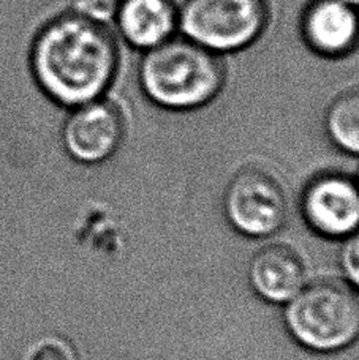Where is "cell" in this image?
<instances>
[{
	"instance_id": "277c9868",
	"label": "cell",
	"mask_w": 359,
	"mask_h": 360,
	"mask_svg": "<svg viewBox=\"0 0 359 360\" xmlns=\"http://www.w3.org/2000/svg\"><path fill=\"white\" fill-rule=\"evenodd\" d=\"M272 21L269 0H182L179 35L220 57L258 43Z\"/></svg>"
},
{
	"instance_id": "2e32d148",
	"label": "cell",
	"mask_w": 359,
	"mask_h": 360,
	"mask_svg": "<svg viewBox=\"0 0 359 360\" xmlns=\"http://www.w3.org/2000/svg\"><path fill=\"white\" fill-rule=\"evenodd\" d=\"M358 184H359V177H358Z\"/></svg>"
},
{
	"instance_id": "5bb4252c",
	"label": "cell",
	"mask_w": 359,
	"mask_h": 360,
	"mask_svg": "<svg viewBox=\"0 0 359 360\" xmlns=\"http://www.w3.org/2000/svg\"><path fill=\"white\" fill-rule=\"evenodd\" d=\"M29 360H78L75 349L62 340H44L32 351Z\"/></svg>"
},
{
	"instance_id": "8992f818",
	"label": "cell",
	"mask_w": 359,
	"mask_h": 360,
	"mask_svg": "<svg viewBox=\"0 0 359 360\" xmlns=\"http://www.w3.org/2000/svg\"><path fill=\"white\" fill-rule=\"evenodd\" d=\"M128 134L125 109L110 95L68 111L61 130L63 150L73 162L99 166L122 149Z\"/></svg>"
},
{
	"instance_id": "7c38bea8",
	"label": "cell",
	"mask_w": 359,
	"mask_h": 360,
	"mask_svg": "<svg viewBox=\"0 0 359 360\" xmlns=\"http://www.w3.org/2000/svg\"><path fill=\"white\" fill-rule=\"evenodd\" d=\"M119 0H72L70 11L89 21L110 25L116 16Z\"/></svg>"
},
{
	"instance_id": "5b68a950",
	"label": "cell",
	"mask_w": 359,
	"mask_h": 360,
	"mask_svg": "<svg viewBox=\"0 0 359 360\" xmlns=\"http://www.w3.org/2000/svg\"><path fill=\"white\" fill-rule=\"evenodd\" d=\"M223 215L247 239H271L285 228L288 196L279 177L261 166L236 171L223 193Z\"/></svg>"
},
{
	"instance_id": "52a82bcc",
	"label": "cell",
	"mask_w": 359,
	"mask_h": 360,
	"mask_svg": "<svg viewBox=\"0 0 359 360\" xmlns=\"http://www.w3.org/2000/svg\"><path fill=\"white\" fill-rule=\"evenodd\" d=\"M301 217L313 234L342 242L359 229V184L341 171L312 176L299 196Z\"/></svg>"
},
{
	"instance_id": "9c48e42d",
	"label": "cell",
	"mask_w": 359,
	"mask_h": 360,
	"mask_svg": "<svg viewBox=\"0 0 359 360\" xmlns=\"http://www.w3.org/2000/svg\"><path fill=\"white\" fill-rule=\"evenodd\" d=\"M309 275L304 255L286 242L265 243L247 264V280L253 294L279 307L286 305L307 285Z\"/></svg>"
},
{
	"instance_id": "ba28073f",
	"label": "cell",
	"mask_w": 359,
	"mask_h": 360,
	"mask_svg": "<svg viewBox=\"0 0 359 360\" xmlns=\"http://www.w3.org/2000/svg\"><path fill=\"white\" fill-rule=\"evenodd\" d=\"M299 35L320 59H347L359 48V8L344 0H307L299 16Z\"/></svg>"
},
{
	"instance_id": "8fae6325",
	"label": "cell",
	"mask_w": 359,
	"mask_h": 360,
	"mask_svg": "<svg viewBox=\"0 0 359 360\" xmlns=\"http://www.w3.org/2000/svg\"><path fill=\"white\" fill-rule=\"evenodd\" d=\"M323 130L339 152L359 157V84L332 96L323 114Z\"/></svg>"
},
{
	"instance_id": "7a4b0ae2",
	"label": "cell",
	"mask_w": 359,
	"mask_h": 360,
	"mask_svg": "<svg viewBox=\"0 0 359 360\" xmlns=\"http://www.w3.org/2000/svg\"><path fill=\"white\" fill-rule=\"evenodd\" d=\"M144 98L166 112H195L219 98L228 82L223 57L177 35L141 54L137 72Z\"/></svg>"
},
{
	"instance_id": "4fadbf2b",
	"label": "cell",
	"mask_w": 359,
	"mask_h": 360,
	"mask_svg": "<svg viewBox=\"0 0 359 360\" xmlns=\"http://www.w3.org/2000/svg\"><path fill=\"white\" fill-rule=\"evenodd\" d=\"M339 267L342 278L359 292V229L341 242Z\"/></svg>"
},
{
	"instance_id": "9a60e30c",
	"label": "cell",
	"mask_w": 359,
	"mask_h": 360,
	"mask_svg": "<svg viewBox=\"0 0 359 360\" xmlns=\"http://www.w3.org/2000/svg\"><path fill=\"white\" fill-rule=\"evenodd\" d=\"M344 2H347V4H350V5L356 6V8H359V0H344Z\"/></svg>"
},
{
	"instance_id": "3957f363",
	"label": "cell",
	"mask_w": 359,
	"mask_h": 360,
	"mask_svg": "<svg viewBox=\"0 0 359 360\" xmlns=\"http://www.w3.org/2000/svg\"><path fill=\"white\" fill-rule=\"evenodd\" d=\"M282 308L288 335L313 354H339L359 342V292L342 276L310 278Z\"/></svg>"
},
{
	"instance_id": "30bf717a",
	"label": "cell",
	"mask_w": 359,
	"mask_h": 360,
	"mask_svg": "<svg viewBox=\"0 0 359 360\" xmlns=\"http://www.w3.org/2000/svg\"><path fill=\"white\" fill-rule=\"evenodd\" d=\"M113 22L120 40L143 54L179 35V5L175 0H119Z\"/></svg>"
},
{
	"instance_id": "6da1fadb",
	"label": "cell",
	"mask_w": 359,
	"mask_h": 360,
	"mask_svg": "<svg viewBox=\"0 0 359 360\" xmlns=\"http://www.w3.org/2000/svg\"><path fill=\"white\" fill-rule=\"evenodd\" d=\"M120 59L119 40L110 25L70 10L48 19L37 30L29 51L37 87L68 111L110 95Z\"/></svg>"
}]
</instances>
